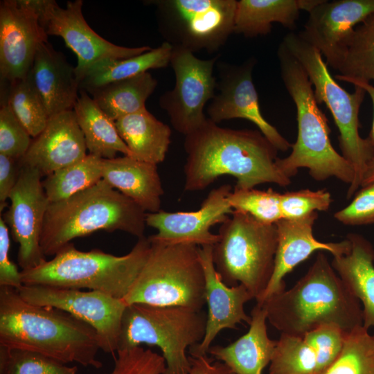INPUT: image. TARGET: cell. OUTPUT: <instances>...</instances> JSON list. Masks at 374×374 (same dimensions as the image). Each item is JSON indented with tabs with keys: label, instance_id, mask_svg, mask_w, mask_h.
Here are the masks:
<instances>
[{
	"label": "cell",
	"instance_id": "6da1fadb",
	"mask_svg": "<svg viewBox=\"0 0 374 374\" xmlns=\"http://www.w3.org/2000/svg\"><path fill=\"white\" fill-rule=\"evenodd\" d=\"M184 149L186 191L204 190L224 175L234 177L239 189L264 183L286 187L291 183L276 165L278 150L259 130L224 128L208 118L185 136Z\"/></svg>",
	"mask_w": 374,
	"mask_h": 374
},
{
	"label": "cell",
	"instance_id": "7a4b0ae2",
	"mask_svg": "<svg viewBox=\"0 0 374 374\" xmlns=\"http://www.w3.org/2000/svg\"><path fill=\"white\" fill-rule=\"evenodd\" d=\"M0 346L38 353L62 363L101 368L96 330L61 310L30 303L0 286Z\"/></svg>",
	"mask_w": 374,
	"mask_h": 374
},
{
	"label": "cell",
	"instance_id": "3957f363",
	"mask_svg": "<svg viewBox=\"0 0 374 374\" xmlns=\"http://www.w3.org/2000/svg\"><path fill=\"white\" fill-rule=\"evenodd\" d=\"M258 305L265 309L267 321L281 334L302 337L328 324L350 332L363 326L361 303L321 251L292 287Z\"/></svg>",
	"mask_w": 374,
	"mask_h": 374
},
{
	"label": "cell",
	"instance_id": "277c9868",
	"mask_svg": "<svg viewBox=\"0 0 374 374\" xmlns=\"http://www.w3.org/2000/svg\"><path fill=\"white\" fill-rule=\"evenodd\" d=\"M277 56L282 80L296 105L298 124L291 153L276 159L278 169L291 179L299 168H306L316 181L335 177L350 185L354 169L332 145L328 118L318 106L308 73L282 42Z\"/></svg>",
	"mask_w": 374,
	"mask_h": 374
},
{
	"label": "cell",
	"instance_id": "5b68a950",
	"mask_svg": "<svg viewBox=\"0 0 374 374\" xmlns=\"http://www.w3.org/2000/svg\"><path fill=\"white\" fill-rule=\"evenodd\" d=\"M146 212L104 179L65 199L50 203L40 238L44 256H55L75 238L103 230L144 236Z\"/></svg>",
	"mask_w": 374,
	"mask_h": 374
},
{
	"label": "cell",
	"instance_id": "8992f818",
	"mask_svg": "<svg viewBox=\"0 0 374 374\" xmlns=\"http://www.w3.org/2000/svg\"><path fill=\"white\" fill-rule=\"evenodd\" d=\"M151 249L143 236L126 255L116 256L99 249L78 250L69 243L51 260L21 271L24 285L80 290L88 288L123 299L144 266Z\"/></svg>",
	"mask_w": 374,
	"mask_h": 374
},
{
	"label": "cell",
	"instance_id": "52a82bcc",
	"mask_svg": "<svg viewBox=\"0 0 374 374\" xmlns=\"http://www.w3.org/2000/svg\"><path fill=\"white\" fill-rule=\"evenodd\" d=\"M282 42L308 73L317 104L325 103L339 131L341 155L355 172L347 190L350 199L361 186L367 165L374 158V147L359 133V112L366 91L359 87L353 93L343 89L330 75L320 51L299 33H287Z\"/></svg>",
	"mask_w": 374,
	"mask_h": 374
},
{
	"label": "cell",
	"instance_id": "ba28073f",
	"mask_svg": "<svg viewBox=\"0 0 374 374\" xmlns=\"http://www.w3.org/2000/svg\"><path fill=\"white\" fill-rule=\"evenodd\" d=\"M213 246V261L229 287L242 285L257 301L271 278L278 244L276 224H265L233 211L221 226Z\"/></svg>",
	"mask_w": 374,
	"mask_h": 374
},
{
	"label": "cell",
	"instance_id": "9c48e42d",
	"mask_svg": "<svg viewBox=\"0 0 374 374\" xmlns=\"http://www.w3.org/2000/svg\"><path fill=\"white\" fill-rule=\"evenodd\" d=\"M150 242L144 266L122 299L125 305L143 303L202 310L206 304L205 276L199 246Z\"/></svg>",
	"mask_w": 374,
	"mask_h": 374
},
{
	"label": "cell",
	"instance_id": "30bf717a",
	"mask_svg": "<svg viewBox=\"0 0 374 374\" xmlns=\"http://www.w3.org/2000/svg\"><path fill=\"white\" fill-rule=\"evenodd\" d=\"M207 315L179 306L127 305L122 318L118 350L145 344L158 346L166 360L163 374H187L192 364L187 348L200 343Z\"/></svg>",
	"mask_w": 374,
	"mask_h": 374
},
{
	"label": "cell",
	"instance_id": "8fae6325",
	"mask_svg": "<svg viewBox=\"0 0 374 374\" xmlns=\"http://www.w3.org/2000/svg\"><path fill=\"white\" fill-rule=\"evenodd\" d=\"M159 31L172 47L217 51L234 33L235 0H151Z\"/></svg>",
	"mask_w": 374,
	"mask_h": 374
},
{
	"label": "cell",
	"instance_id": "7c38bea8",
	"mask_svg": "<svg viewBox=\"0 0 374 374\" xmlns=\"http://www.w3.org/2000/svg\"><path fill=\"white\" fill-rule=\"evenodd\" d=\"M218 57L217 55L202 60L186 49L172 48L170 64L175 86L160 96L159 104L173 128L185 136L198 130L208 118L204 109L215 94L217 78L213 72Z\"/></svg>",
	"mask_w": 374,
	"mask_h": 374
},
{
	"label": "cell",
	"instance_id": "4fadbf2b",
	"mask_svg": "<svg viewBox=\"0 0 374 374\" xmlns=\"http://www.w3.org/2000/svg\"><path fill=\"white\" fill-rule=\"evenodd\" d=\"M27 302L64 311L91 326L98 334L100 349L118 350L122 318L127 307L121 299L95 291L43 285H24L17 290Z\"/></svg>",
	"mask_w": 374,
	"mask_h": 374
},
{
	"label": "cell",
	"instance_id": "5bb4252c",
	"mask_svg": "<svg viewBox=\"0 0 374 374\" xmlns=\"http://www.w3.org/2000/svg\"><path fill=\"white\" fill-rule=\"evenodd\" d=\"M40 22L48 36L62 37L77 56L75 67L78 82L93 64L105 59H126L144 53L149 46L126 47L104 39L87 24L82 15V0L68 1L65 8L54 0H36Z\"/></svg>",
	"mask_w": 374,
	"mask_h": 374
},
{
	"label": "cell",
	"instance_id": "9a60e30c",
	"mask_svg": "<svg viewBox=\"0 0 374 374\" xmlns=\"http://www.w3.org/2000/svg\"><path fill=\"white\" fill-rule=\"evenodd\" d=\"M36 0L0 2V80L10 85L30 72L40 44L48 41Z\"/></svg>",
	"mask_w": 374,
	"mask_h": 374
},
{
	"label": "cell",
	"instance_id": "2e32d148",
	"mask_svg": "<svg viewBox=\"0 0 374 374\" xmlns=\"http://www.w3.org/2000/svg\"><path fill=\"white\" fill-rule=\"evenodd\" d=\"M20 166L17 182L9 197L10 206L3 220L19 244L18 264L21 270H27L46 260L40 238L50 202L39 172L30 166Z\"/></svg>",
	"mask_w": 374,
	"mask_h": 374
},
{
	"label": "cell",
	"instance_id": "e0dca14e",
	"mask_svg": "<svg viewBox=\"0 0 374 374\" xmlns=\"http://www.w3.org/2000/svg\"><path fill=\"white\" fill-rule=\"evenodd\" d=\"M255 64L254 58L239 65L219 64L220 79L217 80L216 88L218 92L207 106L208 118L217 124L234 118L249 121L278 150L285 152L292 148V144L267 121L260 112L252 78Z\"/></svg>",
	"mask_w": 374,
	"mask_h": 374
},
{
	"label": "cell",
	"instance_id": "ac0fdd59",
	"mask_svg": "<svg viewBox=\"0 0 374 374\" xmlns=\"http://www.w3.org/2000/svg\"><path fill=\"white\" fill-rule=\"evenodd\" d=\"M231 192L229 184L211 190L200 208L194 211L147 213L146 225L157 230L148 238L164 244L213 246L219 235L211 231V227L223 223L233 212L228 200Z\"/></svg>",
	"mask_w": 374,
	"mask_h": 374
},
{
	"label": "cell",
	"instance_id": "d6986e66",
	"mask_svg": "<svg viewBox=\"0 0 374 374\" xmlns=\"http://www.w3.org/2000/svg\"><path fill=\"white\" fill-rule=\"evenodd\" d=\"M374 14V0H323L310 13L300 36L316 47L335 69L356 25Z\"/></svg>",
	"mask_w": 374,
	"mask_h": 374
},
{
	"label": "cell",
	"instance_id": "ffe728a7",
	"mask_svg": "<svg viewBox=\"0 0 374 374\" xmlns=\"http://www.w3.org/2000/svg\"><path fill=\"white\" fill-rule=\"evenodd\" d=\"M213 246L199 247V254L205 276V299L208 314L202 341L190 347L191 357L206 355L212 341L224 329H235L242 321L250 324L251 316L244 311V304L254 299L242 285H226L216 271L213 261Z\"/></svg>",
	"mask_w": 374,
	"mask_h": 374
},
{
	"label": "cell",
	"instance_id": "44dd1931",
	"mask_svg": "<svg viewBox=\"0 0 374 374\" xmlns=\"http://www.w3.org/2000/svg\"><path fill=\"white\" fill-rule=\"evenodd\" d=\"M318 213L313 212L302 218H282L276 223L278 244L271 278L262 296L256 301L261 304L271 296L285 290L284 277L314 251H327L333 256L348 253L351 243L346 238L339 242H322L313 235V225Z\"/></svg>",
	"mask_w": 374,
	"mask_h": 374
},
{
	"label": "cell",
	"instance_id": "7402d4cb",
	"mask_svg": "<svg viewBox=\"0 0 374 374\" xmlns=\"http://www.w3.org/2000/svg\"><path fill=\"white\" fill-rule=\"evenodd\" d=\"M87 150L75 113L69 110L50 118L19 162L21 166L37 169L42 177H47L82 159L87 155Z\"/></svg>",
	"mask_w": 374,
	"mask_h": 374
},
{
	"label": "cell",
	"instance_id": "603a6c76",
	"mask_svg": "<svg viewBox=\"0 0 374 374\" xmlns=\"http://www.w3.org/2000/svg\"><path fill=\"white\" fill-rule=\"evenodd\" d=\"M30 73L50 118L73 109L80 91L75 67L48 42L38 46Z\"/></svg>",
	"mask_w": 374,
	"mask_h": 374
},
{
	"label": "cell",
	"instance_id": "cb8c5ba5",
	"mask_svg": "<svg viewBox=\"0 0 374 374\" xmlns=\"http://www.w3.org/2000/svg\"><path fill=\"white\" fill-rule=\"evenodd\" d=\"M103 179L145 212L161 211L164 191L157 165L129 156L103 159Z\"/></svg>",
	"mask_w": 374,
	"mask_h": 374
},
{
	"label": "cell",
	"instance_id": "d4e9b609",
	"mask_svg": "<svg viewBox=\"0 0 374 374\" xmlns=\"http://www.w3.org/2000/svg\"><path fill=\"white\" fill-rule=\"evenodd\" d=\"M248 332L226 346H211L208 353L235 374H262L271 362L277 340L267 335L265 309L256 304L251 312Z\"/></svg>",
	"mask_w": 374,
	"mask_h": 374
},
{
	"label": "cell",
	"instance_id": "484cf974",
	"mask_svg": "<svg viewBox=\"0 0 374 374\" xmlns=\"http://www.w3.org/2000/svg\"><path fill=\"white\" fill-rule=\"evenodd\" d=\"M348 253L333 256L331 265L351 294L361 303L363 326L374 329V248L364 236L349 233Z\"/></svg>",
	"mask_w": 374,
	"mask_h": 374
},
{
	"label": "cell",
	"instance_id": "4316f807",
	"mask_svg": "<svg viewBox=\"0 0 374 374\" xmlns=\"http://www.w3.org/2000/svg\"><path fill=\"white\" fill-rule=\"evenodd\" d=\"M115 124L132 158L157 166L164 161L172 132L147 109L121 117Z\"/></svg>",
	"mask_w": 374,
	"mask_h": 374
},
{
	"label": "cell",
	"instance_id": "83f0119b",
	"mask_svg": "<svg viewBox=\"0 0 374 374\" xmlns=\"http://www.w3.org/2000/svg\"><path fill=\"white\" fill-rule=\"evenodd\" d=\"M73 107L77 122L82 132L89 154L104 159L116 157L117 152L132 157L131 152L119 135L112 120L83 90Z\"/></svg>",
	"mask_w": 374,
	"mask_h": 374
},
{
	"label": "cell",
	"instance_id": "f1b7e54d",
	"mask_svg": "<svg viewBox=\"0 0 374 374\" xmlns=\"http://www.w3.org/2000/svg\"><path fill=\"white\" fill-rule=\"evenodd\" d=\"M172 46L163 42L157 48L126 59H105L91 66L79 81L80 90L86 92L107 84L165 68L170 64Z\"/></svg>",
	"mask_w": 374,
	"mask_h": 374
},
{
	"label": "cell",
	"instance_id": "f546056e",
	"mask_svg": "<svg viewBox=\"0 0 374 374\" xmlns=\"http://www.w3.org/2000/svg\"><path fill=\"white\" fill-rule=\"evenodd\" d=\"M300 10V0L237 1L234 33L247 37L265 35L274 22L294 30Z\"/></svg>",
	"mask_w": 374,
	"mask_h": 374
},
{
	"label": "cell",
	"instance_id": "4dcf8cb0",
	"mask_svg": "<svg viewBox=\"0 0 374 374\" xmlns=\"http://www.w3.org/2000/svg\"><path fill=\"white\" fill-rule=\"evenodd\" d=\"M157 80L150 72L113 82L88 92L100 108L114 121L146 109Z\"/></svg>",
	"mask_w": 374,
	"mask_h": 374
},
{
	"label": "cell",
	"instance_id": "1f68e13d",
	"mask_svg": "<svg viewBox=\"0 0 374 374\" xmlns=\"http://www.w3.org/2000/svg\"><path fill=\"white\" fill-rule=\"evenodd\" d=\"M335 70L339 72L335 76L336 80H374V14L350 35Z\"/></svg>",
	"mask_w": 374,
	"mask_h": 374
},
{
	"label": "cell",
	"instance_id": "d6a6232c",
	"mask_svg": "<svg viewBox=\"0 0 374 374\" xmlns=\"http://www.w3.org/2000/svg\"><path fill=\"white\" fill-rule=\"evenodd\" d=\"M103 159L87 154L82 159L61 168L42 181L50 203L65 199L103 179Z\"/></svg>",
	"mask_w": 374,
	"mask_h": 374
},
{
	"label": "cell",
	"instance_id": "836d02e7",
	"mask_svg": "<svg viewBox=\"0 0 374 374\" xmlns=\"http://www.w3.org/2000/svg\"><path fill=\"white\" fill-rule=\"evenodd\" d=\"M1 100L8 102L33 138L42 133L50 120L30 71L25 78L12 84H1Z\"/></svg>",
	"mask_w": 374,
	"mask_h": 374
},
{
	"label": "cell",
	"instance_id": "e575fe53",
	"mask_svg": "<svg viewBox=\"0 0 374 374\" xmlns=\"http://www.w3.org/2000/svg\"><path fill=\"white\" fill-rule=\"evenodd\" d=\"M269 374H319L317 350L303 336L281 334Z\"/></svg>",
	"mask_w": 374,
	"mask_h": 374
},
{
	"label": "cell",
	"instance_id": "d590c367",
	"mask_svg": "<svg viewBox=\"0 0 374 374\" xmlns=\"http://www.w3.org/2000/svg\"><path fill=\"white\" fill-rule=\"evenodd\" d=\"M322 374H374V333L363 326L346 333L340 354Z\"/></svg>",
	"mask_w": 374,
	"mask_h": 374
},
{
	"label": "cell",
	"instance_id": "8d00e7d4",
	"mask_svg": "<svg viewBox=\"0 0 374 374\" xmlns=\"http://www.w3.org/2000/svg\"><path fill=\"white\" fill-rule=\"evenodd\" d=\"M114 356V366L110 374H163L166 369L163 356L140 346L120 349ZM187 374H217L206 361L195 359Z\"/></svg>",
	"mask_w": 374,
	"mask_h": 374
},
{
	"label": "cell",
	"instance_id": "74e56055",
	"mask_svg": "<svg viewBox=\"0 0 374 374\" xmlns=\"http://www.w3.org/2000/svg\"><path fill=\"white\" fill-rule=\"evenodd\" d=\"M77 371V366L38 353L0 346V374H76Z\"/></svg>",
	"mask_w": 374,
	"mask_h": 374
},
{
	"label": "cell",
	"instance_id": "f35d334b",
	"mask_svg": "<svg viewBox=\"0 0 374 374\" xmlns=\"http://www.w3.org/2000/svg\"><path fill=\"white\" fill-rule=\"evenodd\" d=\"M281 193L269 188L267 190L235 188L228 200L233 211L246 213L265 224H276L283 218Z\"/></svg>",
	"mask_w": 374,
	"mask_h": 374
},
{
	"label": "cell",
	"instance_id": "ab89813d",
	"mask_svg": "<svg viewBox=\"0 0 374 374\" xmlns=\"http://www.w3.org/2000/svg\"><path fill=\"white\" fill-rule=\"evenodd\" d=\"M31 136L6 100H1L0 154L21 159L33 141Z\"/></svg>",
	"mask_w": 374,
	"mask_h": 374
},
{
	"label": "cell",
	"instance_id": "60d3db41",
	"mask_svg": "<svg viewBox=\"0 0 374 374\" xmlns=\"http://www.w3.org/2000/svg\"><path fill=\"white\" fill-rule=\"evenodd\" d=\"M332 202L326 190L303 189L281 194L280 211L283 218L296 220L313 212L326 211Z\"/></svg>",
	"mask_w": 374,
	"mask_h": 374
},
{
	"label": "cell",
	"instance_id": "b9f144b4",
	"mask_svg": "<svg viewBox=\"0 0 374 374\" xmlns=\"http://www.w3.org/2000/svg\"><path fill=\"white\" fill-rule=\"evenodd\" d=\"M345 332L335 325L321 326L303 335L318 355L319 374H322L337 358L344 342Z\"/></svg>",
	"mask_w": 374,
	"mask_h": 374
},
{
	"label": "cell",
	"instance_id": "7bdbcfd3",
	"mask_svg": "<svg viewBox=\"0 0 374 374\" xmlns=\"http://www.w3.org/2000/svg\"><path fill=\"white\" fill-rule=\"evenodd\" d=\"M334 217L347 226L374 224V182L362 187L350 204L336 212Z\"/></svg>",
	"mask_w": 374,
	"mask_h": 374
},
{
	"label": "cell",
	"instance_id": "ee69618b",
	"mask_svg": "<svg viewBox=\"0 0 374 374\" xmlns=\"http://www.w3.org/2000/svg\"><path fill=\"white\" fill-rule=\"evenodd\" d=\"M10 240L9 229L3 218H0V286L18 290L22 285L21 271L9 256Z\"/></svg>",
	"mask_w": 374,
	"mask_h": 374
},
{
	"label": "cell",
	"instance_id": "f6af8a7d",
	"mask_svg": "<svg viewBox=\"0 0 374 374\" xmlns=\"http://www.w3.org/2000/svg\"><path fill=\"white\" fill-rule=\"evenodd\" d=\"M18 159L0 154V208L6 205V200L15 186L20 172Z\"/></svg>",
	"mask_w": 374,
	"mask_h": 374
},
{
	"label": "cell",
	"instance_id": "bcb514c9",
	"mask_svg": "<svg viewBox=\"0 0 374 374\" xmlns=\"http://www.w3.org/2000/svg\"><path fill=\"white\" fill-rule=\"evenodd\" d=\"M349 83L353 84L355 87H359L363 89L366 93H368L373 105V121L372 124V127L370 131V134L367 137L373 146L374 147V86L371 84L369 82L357 81V80H350Z\"/></svg>",
	"mask_w": 374,
	"mask_h": 374
},
{
	"label": "cell",
	"instance_id": "7dc6e473",
	"mask_svg": "<svg viewBox=\"0 0 374 374\" xmlns=\"http://www.w3.org/2000/svg\"><path fill=\"white\" fill-rule=\"evenodd\" d=\"M372 182H374V158L372 159L367 165L361 187H364Z\"/></svg>",
	"mask_w": 374,
	"mask_h": 374
},
{
	"label": "cell",
	"instance_id": "c3c4849f",
	"mask_svg": "<svg viewBox=\"0 0 374 374\" xmlns=\"http://www.w3.org/2000/svg\"><path fill=\"white\" fill-rule=\"evenodd\" d=\"M323 0H300L301 10H304L309 13Z\"/></svg>",
	"mask_w": 374,
	"mask_h": 374
},
{
	"label": "cell",
	"instance_id": "681fc988",
	"mask_svg": "<svg viewBox=\"0 0 374 374\" xmlns=\"http://www.w3.org/2000/svg\"><path fill=\"white\" fill-rule=\"evenodd\" d=\"M231 374H235V373H231Z\"/></svg>",
	"mask_w": 374,
	"mask_h": 374
}]
</instances>
